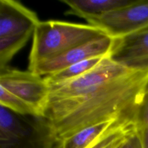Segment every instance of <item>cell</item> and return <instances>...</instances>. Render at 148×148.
<instances>
[{
	"label": "cell",
	"instance_id": "6da1fadb",
	"mask_svg": "<svg viewBox=\"0 0 148 148\" xmlns=\"http://www.w3.org/2000/svg\"><path fill=\"white\" fill-rule=\"evenodd\" d=\"M147 83L148 70L131 69L106 56L79 77L48 83L49 98L42 117L61 142L104 121L135 124Z\"/></svg>",
	"mask_w": 148,
	"mask_h": 148
},
{
	"label": "cell",
	"instance_id": "7a4b0ae2",
	"mask_svg": "<svg viewBox=\"0 0 148 148\" xmlns=\"http://www.w3.org/2000/svg\"><path fill=\"white\" fill-rule=\"evenodd\" d=\"M105 35L101 29L89 24L40 21L33 35L29 67Z\"/></svg>",
	"mask_w": 148,
	"mask_h": 148
},
{
	"label": "cell",
	"instance_id": "3957f363",
	"mask_svg": "<svg viewBox=\"0 0 148 148\" xmlns=\"http://www.w3.org/2000/svg\"><path fill=\"white\" fill-rule=\"evenodd\" d=\"M62 145L43 117L16 114L0 105V148H58Z\"/></svg>",
	"mask_w": 148,
	"mask_h": 148
},
{
	"label": "cell",
	"instance_id": "277c9868",
	"mask_svg": "<svg viewBox=\"0 0 148 148\" xmlns=\"http://www.w3.org/2000/svg\"><path fill=\"white\" fill-rule=\"evenodd\" d=\"M0 86L27 103L40 116H43L49 94V85L43 77L30 70L7 66L0 69Z\"/></svg>",
	"mask_w": 148,
	"mask_h": 148
},
{
	"label": "cell",
	"instance_id": "5b68a950",
	"mask_svg": "<svg viewBox=\"0 0 148 148\" xmlns=\"http://www.w3.org/2000/svg\"><path fill=\"white\" fill-rule=\"evenodd\" d=\"M86 21L113 38H123L148 25V0H134L130 5Z\"/></svg>",
	"mask_w": 148,
	"mask_h": 148
},
{
	"label": "cell",
	"instance_id": "8992f818",
	"mask_svg": "<svg viewBox=\"0 0 148 148\" xmlns=\"http://www.w3.org/2000/svg\"><path fill=\"white\" fill-rule=\"evenodd\" d=\"M114 42V38L105 35L56 57L38 62L29 67V70L43 77L49 76L86 59L109 56Z\"/></svg>",
	"mask_w": 148,
	"mask_h": 148
},
{
	"label": "cell",
	"instance_id": "52a82bcc",
	"mask_svg": "<svg viewBox=\"0 0 148 148\" xmlns=\"http://www.w3.org/2000/svg\"><path fill=\"white\" fill-rule=\"evenodd\" d=\"M109 56L127 67L148 70V25L128 36L114 39Z\"/></svg>",
	"mask_w": 148,
	"mask_h": 148
},
{
	"label": "cell",
	"instance_id": "ba28073f",
	"mask_svg": "<svg viewBox=\"0 0 148 148\" xmlns=\"http://www.w3.org/2000/svg\"><path fill=\"white\" fill-rule=\"evenodd\" d=\"M40 22L36 12L19 1H0V38L33 36Z\"/></svg>",
	"mask_w": 148,
	"mask_h": 148
},
{
	"label": "cell",
	"instance_id": "9c48e42d",
	"mask_svg": "<svg viewBox=\"0 0 148 148\" xmlns=\"http://www.w3.org/2000/svg\"><path fill=\"white\" fill-rule=\"evenodd\" d=\"M134 0H62L69 7L66 14L76 15L88 20L99 17L130 5Z\"/></svg>",
	"mask_w": 148,
	"mask_h": 148
},
{
	"label": "cell",
	"instance_id": "30bf717a",
	"mask_svg": "<svg viewBox=\"0 0 148 148\" xmlns=\"http://www.w3.org/2000/svg\"><path fill=\"white\" fill-rule=\"evenodd\" d=\"M127 125L133 124H124L111 120L85 127L62 141V148H88L111 129Z\"/></svg>",
	"mask_w": 148,
	"mask_h": 148
},
{
	"label": "cell",
	"instance_id": "8fae6325",
	"mask_svg": "<svg viewBox=\"0 0 148 148\" xmlns=\"http://www.w3.org/2000/svg\"><path fill=\"white\" fill-rule=\"evenodd\" d=\"M104 57H96L86 59L72 65L60 72H58L49 76L44 77V79L47 83H59V82L72 80L82 76L84 74L93 69L102 61Z\"/></svg>",
	"mask_w": 148,
	"mask_h": 148
},
{
	"label": "cell",
	"instance_id": "7c38bea8",
	"mask_svg": "<svg viewBox=\"0 0 148 148\" xmlns=\"http://www.w3.org/2000/svg\"><path fill=\"white\" fill-rule=\"evenodd\" d=\"M32 35L0 38V69L8 66V63L27 43Z\"/></svg>",
	"mask_w": 148,
	"mask_h": 148
},
{
	"label": "cell",
	"instance_id": "4fadbf2b",
	"mask_svg": "<svg viewBox=\"0 0 148 148\" xmlns=\"http://www.w3.org/2000/svg\"><path fill=\"white\" fill-rule=\"evenodd\" d=\"M0 105L21 115L39 116L36 110L27 103L1 86H0Z\"/></svg>",
	"mask_w": 148,
	"mask_h": 148
},
{
	"label": "cell",
	"instance_id": "5bb4252c",
	"mask_svg": "<svg viewBox=\"0 0 148 148\" xmlns=\"http://www.w3.org/2000/svg\"><path fill=\"white\" fill-rule=\"evenodd\" d=\"M135 127L141 136L144 147L148 148V83L137 111Z\"/></svg>",
	"mask_w": 148,
	"mask_h": 148
},
{
	"label": "cell",
	"instance_id": "9a60e30c",
	"mask_svg": "<svg viewBox=\"0 0 148 148\" xmlns=\"http://www.w3.org/2000/svg\"><path fill=\"white\" fill-rule=\"evenodd\" d=\"M121 148H145L141 136L136 127L127 134Z\"/></svg>",
	"mask_w": 148,
	"mask_h": 148
},
{
	"label": "cell",
	"instance_id": "2e32d148",
	"mask_svg": "<svg viewBox=\"0 0 148 148\" xmlns=\"http://www.w3.org/2000/svg\"><path fill=\"white\" fill-rule=\"evenodd\" d=\"M128 134H129V133H128ZM127 135L124 136V137H121V138H119V140H117L116 141H115L114 143H112L111 145L108 146V147L107 148H121V146H122V145H123V143H124V141L125 140Z\"/></svg>",
	"mask_w": 148,
	"mask_h": 148
},
{
	"label": "cell",
	"instance_id": "e0dca14e",
	"mask_svg": "<svg viewBox=\"0 0 148 148\" xmlns=\"http://www.w3.org/2000/svg\"><path fill=\"white\" fill-rule=\"evenodd\" d=\"M58 148H62V145H61L60 147H58Z\"/></svg>",
	"mask_w": 148,
	"mask_h": 148
}]
</instances>
